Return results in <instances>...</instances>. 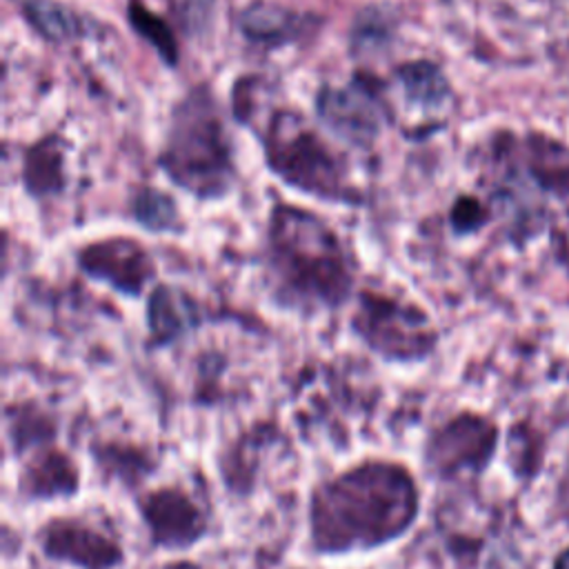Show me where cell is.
<instances>
[{
	"instance_id": "6da1fadb",
	"label": "cell",
	"mask_w": 569,
	"mask_h": 569,
	"mask_svg": "<svg viewBox=\"0 0 569 569\" xmlns=\"http://www.w3.org/2000/svg\"><path fill=\"white\" fill-rule=\"evenodd\" d=\"M420 516L418 473L402 458L369 453L309 487L305 542L322 560L367 556L402 542Z\"/></svg>"
},
{
	"instance_id": "7a4b0ae2",
	"label": "cell",
	"mask_w": 569,
	"mask_h": 569,
	"mask_svg": "<svg viewBox=\"0 0 569 569\" xmlns=\"http://www.w3.org/2000/svg\"><path fill=\"white\" fill-rule=\"evenodd\" d=\"M267 271L278 302L296 311H331L353 293V262L338 233L296 204L269 213Z\"/></svg>"
},
{
	"instance_id": "3957f363",
	"label": "cell",
	"mask_w": 569,
	"mask_h": 569,
	"mask_svg": "<svg viewBox=\"0 0 569 569\" xmlns=\"http://www.w3.org/2000/svg\"><path fill=\"white\" fill-rule=\"evenodd\" d=\"M158 164L173 184L198 200H218L233 189V147L207 87H193L173 104Z\"/></svg>"
},
{
	"instance_id": "277c9868",
	"label": "cell",
	"mask_w": 569,
	"mask_h": 569,
	"mask_svg": "<svg viewBox=\"0 0 569 569\" xmlns=\"http://www.w3.org/2000/svg\"><path fill=\"white\" fill-rule=\"evenodd\" d=\"M258 136L267 167L284 184L329 202L356 204L360 200L342 160L298 111L273 109Z\"/></svg>"
},
{
	"instance_id": "5b68a950",
	"label": "cell",
	"mask_w": 569,
	"mask_h": 569,
	"mask_svg": "<svg viewBox=\"0 0 569 569\" xmlns=\"http://www.w3.org/2000/svg\"><path fill=\"white\" fill-rule=\"evenodd\" d=\"M351 331L378 360L398 367L429 360L440 342V333L422 307L380 291H360Z\"/></svg>"
},
{
	"instance_id": "8992f818",
	"label": "cell",
	"mask_w": 569,
	"mask_h": 569,
	"mask_svg": "<svg viewBox=\"0 0 569 569\" xmlns=\"http://www.w3.org/2000/svg\"><path fill=\"white\" fill-rule=\"evenodd\" d=\"M500 447V427L473 409L453 411L427 427L418 460L420 471L436 485L480 478Z\"/></svg>"
},
{
	"instance_id": "52a82bcc",
	"label": "cell",
	"mask_w": 569,
	"mask_h": 569,
	"mask_svg": "<svg viewBox=\"0 0 569 569\" xmlns=\"http://www.w3.org/2000/svg\"><path fill=\"white\" fill-rule=\"evenodd\" d=\"M131 505L153 551L187 553L213 533L211 500L180 480L144 487Z\"/></svg>"
},
{
	"instance_id": "ba28073f",
	"label": "cell",
	"mask_w": 569,
	"mask_h": 569,
	"mask_svg": "<svg viewBox=\"0 0 569 569\" xmlns=\"http://www.w3.org/2000/svg\"><path fill=\"white\" fill-rule=\"evenodd\" d=\"M36 551L51 565L67 569H122L127 547L107 522L82 511L47 516L31 533Z\"/></svg>"
},
{
	"instance_id": "9c48e42d",
	"label": "cell",
	"mask_w": 569,
	"mask_h": 569,
	"mask_svg": "<svg viewBox=\"0 0 569 569\" xmlns=\"http://www.w3.org/2000/svg\"><path fill=\"white\" fill-rule=\"evenodd\" d=\"M316 113L333 136L347 144L369 149L389 120V104L376 78L353 73V80L345 87L322 84L318 89Z\"/></svg>"
},
{
	"instance_id": "30bf717a",
	"label": "cell",
	"mask_w": 569,
	"mask_h": 569,
	"mask_svg": "<svg viewBox=\"0 0 569 569\" xmlns=\"http://www.w3.org/2000/svg\"><path fill=\"white\" fill-rule=\"evenodd\" d=\"M84 469L62 442L38 447L16 462V498L22 505L73 500L82 491Z\"/></svg>"
},
{
	"instance_id": "8fae6325",
	"label": "cell",
	"mask_w": 569,
	"mask_h": 569,
	"mask_svg": "<svg viewBox=\"0 0 569 569\" xmlns=\"http://www.w3.org/2000/svg\"><path fill=\"white\" fill-rule=\"evenodd\" d=\"M76 260L89 278L131 298H138L156 273L149 251L138 240L122 236L84 244Z\"/></svg>"
},
{
	"instance_id": "7c38bea8",
	"label": "cell",
	"mask_w": 569,
	"mask_h": 569,
	"mask_svg": "<svg viewBox=\"0 0 569 569\" xmlns=\"http://www.w3.org/2000/svg\"><path fill=\"white\" fill-rule=\"evenodd\" d=\"M87 456L98 480L124 489L129 498L149 487L162 469V456L153 445L127 436H93Z\"/></svg>"
},
{
	"instance_id": "4fadbf2b",
	"label": "cell",
	"mask_w": 569,
	"mask_h": 569,
	"mask_svg": "<svg viewBox=\"0 0 569 569\" xmlns=\"http://www.w3.org/2000/svg\"><path fill=\"white\" fill-rule=\"evenodd\" d=\"M284 433L276 420H256L227 442V449L218 453L220 482L227 493L247 498L253 493L260 471V451L276 442H282Z\"/></svg>"
},
{
	"instance_id": "5bb4252c",
	"label": "cell",
	"mask_w": 569,
	"mask_h": 569,
	"mask_svg": "<svg viewBox=\"0 0 569 569\" xmlns=\"http://www.w3.org/2000/svg\"><path fill=\"white\" fill-rule=\"evenodd\" d=\"M4 451L7 458L18 462L29 451L60 442V416L38 398H16L2 409Z\"/></svg>"
},
{
	"instance_id": "9a60e30c",
	"label": "cell",
	"mask_w": 569,
	"mask_h": 569,
	"mask_svg": "<svg viewBox=\"0 0 569 569\" xmlns=\"http://www.w3.org/2000/svg\"><path fill=\"white\" fill-rule=\"evenodd\" d=\"M147 347L164 349L202 322L196 300L171 284H158L147 298Z\"/></svg>"
},
{
	"instance_id": "2e32d148",
	"label": "cell",
	"mask_w": 569,
	"mask_h": 569,
	"mask_svg": "<svg viewBox=\"0 0 569 569\" xmlns=\"http://www.w3.org/2000/svg\"><path fill=\"white\" fill-rule=\"evenodd\" d=\"M311 22H316L311 16L267 0H256L247 4L238 16V29L242 31V36L249 42H258L264 47H282L300 40L305 31L311 29Z\"/></svg>"
},
{
	"instance_id": "e0dca14e",
	"label": "cell",
	"mask_w": 569,
	"mask_h": 569,
	"mask_svg": "<svg viewBox=\"0 0 569 569\" xmlns=\"http://www.w3.org/2000/svg\"><path fill=\"white\" fill-rule=\"evenodd\" d=\"M522 149V164L531 184L553 198H569V149L542 131L527 133Z\"/></svg>"
},
{
	"instance_id": "ac0fdd59",
	"label": "cell",
	"mask_w": 569,
	"mask_h": 569,
	"mask_svg": "<svg viewBox=\"0 0 569 569\" xmlns=\"http://www.w3.org/2000/svg\"><path fill=\"white\" fill-rule=\"evenodd\" d=\"M393 80L402 100L422 111L442 109L451 98V84L440 64L431 60H413L393 69Z\"/></svg>"
},
{
	"instance_id": "d6986e66",
	"label": "cell",
	"mask_w": 569,
	"mask_h": 569,
	"mask_svg": "<svg viewBox=\"0 0 569 569\" xmlns=\"http://www.w3.org/2000/svg\"><path fill=\"white\" fill-rule=\"evenodd\" d=\"M22 184L29 196L44 198L64 187V151L58 136L31 144L22 158Z\"/></svg>"
},
{
	"instance_id": "ffe728a7",
	"label": "cell",
	"mask_w": 569,
	"mask_h": 569,
	"mask_svg": "<svg viewBox=\"0 0 569 569\" xmlns=\"http://www.w3.org/2000/svg\"><path fill=\"white\" fill-rule=\"evenodd\" d=\"M22 18L47 42H73L84 33L80 18L58 0H16Z\"/></svg>"
},
{
	"instance_id": "44dd1931",
	"label": "cell",
	"mask_w": 569,
	"mask_h": 569,
	"mask_svg": "<svg viewBox=\"0 0 569 569\" xmlns=\"http://www.w3.org/2000/svg\"><path fill=\"white\" fill-rule=\"evenodd\" d=\"M127 18L131 29L144 40L149 42L156 53L162 58V62L167 67H176L178 64V44H176V36L169 29V24L156 16L144 2L140 0H129V9H127Z\"/></svg>"
},
{
	"instance_id": "7402d4cb",
	"label": "cell",
	"mask_w": 569,
	"mask_h": 569,
	"mask_svg": "<svg viewBox=\"0 0 569 569\" xmlns=\"http://www.w3.org/2000/svg\"><path fill=\"white\" fill-rule=\"evenodd\" d=\"M131 213L140 227L153 233H176L180 229V213L176 202L151 187H142L131 200Z\"/></svg>"
},
{
	"instance_id": "603a6c76",
	"label": "cell",
	"mask_w": 569,
	"mask_h": 569,
	"mask_svg": "<svg viewBox=\"0 0 569 569\" xmlns=\"http://www.w3.org/2000/svg\"><path fill=\"white\" fill-rule=\"evenodd\" d=\"M489 222V209L476 196H458L449 211V224L456 236H469L480 231Z\"/></svg>"
},
{
	"instance_id": "cb8c5ba5",
	"label": "cell",
	"mask_w": 569,
	"mask_h": 569,
	"mask_svg": "<svg viewBox=\"0 0 569 569\" xmlns=\"http://www.w3.org/2000/svg\"><path fill=\"white\" fill-rule=\"evenodd\" d=\"M162 569H204V565H200L196 560H189V558H178L173 562L162 565Z\"/></svg>"
},
{
	"instance_id": "d4e9b609",
	"label": "cell",
	"mask_w": 569,
	"mask_h": 569,
	"mask_svg": "<svg viewBox=\"0 0 569 569\" xmlns=\"http://www.w3.org/2000/svg\"><path fill=\"white\" fill-rule=\"evenodd\" d=\"M551 569H569V545L556 553Z\"/></svg>"
}]
</instances>
